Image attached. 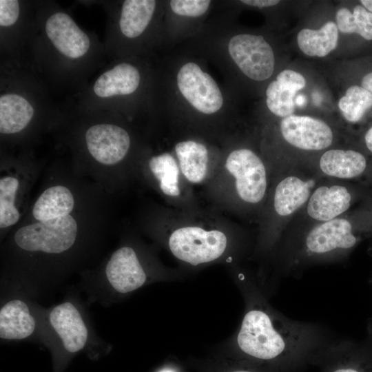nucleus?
Masks as SVG:
<instances>
[{"instance_id": "bb28decb", "label": "nucleus", "mask_w": 372, "mask_h": 372, "mask_svg": "<svg viewBox=\"0 0 372 372\" xmlns=\"http://www.w3.org/2000/svg\"><path fill=\"white\" fill-rule=\"evenodd\" d=\"M19 181L12 176L0 180V227L6 228L15 224L19 218L18 209L14 205Z\"/></svg>"}, {"instance_id": "f3484780", "label": "nucleus", "mask_w": 372, "mask_h": 372, "mask_svg": "<svg viewBox=\"0 0 372 372\" xmlns=\"http://www.w3.org/2000/svg\"><path fill=\"white\" fill-rule=\"evenodd\" d=\"M36 322L26 303L14 299L0 309V338L3 340H22L31 335Z\"/></svg>"}, {"instance_id": "39448f33", "label": "nucleus", "mask_w": 372, "mask_h": 372, "mask_svg": "<svg viewBox=\"0 0 372 372\" xmlns=\"http://www.w3.org/2000/svg\"><path fill=\"white\" fill-rule=\"evenodd\" d=\"M354 191L349 181L322 178L314 187L307 203L293 218L282 236L297 233L347 213L355 199Z\"/></svg>"}, {"instance_id": "5701e85b", "label": "nucleus", "mask_w": 372, "mask_h": 372, "mask_svg": "<svg viewBox=\"0 0 372 372\" xmlns=\"http://www.w3.org/2000/svg\"><path fill=\"white\" fill-rule=\"evenodd\" d=\"M149 167L165 195L177 197L180 194L181 173L178 161L171 154L165 152L152 156L149 161Z\"/></svg>"}, {"instance_id": "2f4dec72", "label": "nucleus", "mask_w": 372, "mask_h": 372, "mask_svg": "<svg viewBox=\"0 0 372 372\" xmlns=\"http://www.w3.org/2000/svg\"><path fill=\"white\" fill-rule=\"evenodd\" d=\"M361 86L372 93V72L367 73L362 77Z\"/></svg>"}, {"instance_id": "393cba45", "label": "nucleus", "mask_w": 372, "mask_h": 372, "mask_svg": "<svg viewBox=\"0 0 372 372\" xmlns=\"http://www.w3.org/2000/svg\"><path fill=\"white\" fill-rule=\"evenodd\" d=\"M338 107L347 122L357 123L372 107V93L361 85H351L340 98Z\"/></svg>"}, {"instance_id": "412c9836", "label": "nucleus", "mask_w": 372, "mask_h": 372, "mask_svg": "<svg viewBox=\"0 0 372 372\" xmlns=\"http://www.w3.org/2000/svg\"><path fill=\"white\" fill-rule=\"evenodd\" d=\"M74 198L65 187L56 185L45 190L34 205L32 214L39 221L70 215L74 207Z\"/></svg>"}, {"instance_id": "c756f323", "label": "nucleus", "mask_w": 372, "mask_h": 372, "mask_svg": "<svg viewBox=\"0 0 372 372\" xmlns=\"http://www.w3.org/2000/svg\"><path fill=\"white\" fill-rule=\"evenodd\" d=\"M19 15V3L17 0L0 1V25L10 26L18 19Z\"/></svg>"}, {"instance_id": "1a4fd4ad", "label": "nucleus", "mask_w": 372, "mask_h": 372, "mask_svg": "<svg viewBox=\"0 0 372 372\" xmlns=\"http://www.w3.org/2000/svg\"><path fill=\"white\" fill-rule=\"evenodd\" d=\"M176 83L183 99L198 112L211 115L223 106L224 98L218 85L195 62H186L180 66Z\"/></svg>"}, {"instance_id": "9d476101", "label": "nucleus", "mask_w": 372, "mask_h": 372, "mask_svg": "<svg viewBox=\"0 0 372 372\" xmlns=\"http://www.w3.org/2000/svg\"><path fill=\"white\" fill-rule=\"evenodd\" d=\"M296 166L322 178L349 181L364 174L368 161L362 152L337 145L304 159Z\"/></svg>"}, {"instance_id": "4be33fe9", "label": "nucleus", "mask_w": 372, "mask_h": 372, "mask_svg": "<svg viewBox=\"0 0 372 372\" xmlns=\"http://www.w3.org/2000/svg\"><path fill=\"white\" fill-rule=\"evenodd\" d=\"M154 0H126L119 19L121 32L127 38L140 36L149 23L156 8Z\"/></svg>"}, {"instance_id": "dca6fc26", "label": "nucleus", "mask_w": 372, "mask_h": 372, "mask_svg": "<svg viewBox=\"0 0 372 372\" xmlns=\"http://www.w3.org/2000/svg\"><path fill=\"white\" fill-rule=\"evenodd\" d=\"M138 70L132 65L122 63L102 74L94 85V92L99 97L127 95L134 92L140 83Z\"/></svg>"}, {"instance_id": "f8f14e48", "label": "nucleus", "mask_w": 372, "mask_h": 372, "mask_svg": "<svg viewBox=\"0 0 372 372\" xmlns=\"http://www.w3.org/2000/svg\"><path fill=\"white\" fill-rule=\"evenodd\" d=\"M85 141L91 155L103 165H114L127 154L130 146L129 134L112 124H98L90 127Z\"/></svg>"}, {"instance_id": "0eeeda50", "label": "nucleus", "mask_w": 372, "mask_h": 372, "mask_svg": "<svg viewBox=\"0 0 372 372\" xmlns=\"http://www.w3.org/2000/svg\"><path fill=\"white\" fill-rule=\"evenodd\" d=\"M227 245L221 231L205 230L187 226L174 230L169 238V247L178 259L193 265L209 262L220 258Z\"/></svg>"}, {"instance_id": "c85d7f7f", "label": "nucleus", "mask_w": 372, "mask_h": 372, "mask_svg": "<svg viewBox=\"0 0 372 372\" xmlns=\"http://www.w3.org/2000/svg\"><path fill=\"white\" fill-rule=\"evenodd\" d=\"M276 80L296 93L303 90L307 85L304 76L301 73L291 69L281 70L276 75Z\"/></svg>"}, {"instance_id": "20e7f679", "label": "nucleus", "mask_w": 372, "mask_h": 372, "mask_svg": "<svg viewBox=\"0 0 372 372\" xmlns=\"http://www.w3.org/2000/svg\"><path fill=\"white\" fill-rule=\"evenodd\" d=\"M225 165L238 203L247 209L262 210L273 176L271 165L253 149L240 147L229 153Z\"/></svg>"}, {"instance_id": "aec40b11", "label": "nucleus", "mask_w": 372, "mask_h": 372, "mask_svg": "<svg viewBox=\"0 0 372 372\" xmlns=\"http://www.w3.org/2000/svg\"><path fill=\"white\" fill-rule=\"evenodd\" d=\"M34 108L23 96L7 94L0 97V132L14 134L23 130L34 115Z\"/></svg>"}, {"instance_id": "9b49d317", "label": "nucleus", "mask_w": 372, "mask_h": 372, "mask_svg": "<svg viewBox=\"0 0 372 372\" xmlns=\"http://www.w3.org/2000/svg\"><path fill=\"white\" fill-rule=\"evenodd\" d=\"M318 366L320 372H372V322L362 340L339 338Z\"/></svg>"}, {"instance_id": "7ed1b4c3", "label": "nucleus", "mask_w": 372, "mask_h": 372, "mask_svg": "<svg viewBox=\"0 0 372 372\" xmlns=\"http://www.w3.org/2000/svg\"><path fill=\"white\" fill-rule=\"evenodd\" d=\"M277 147L269 163L272 171L297 165L301 161L338 145L337 129L313 116L293 114L277 125Z\"/></svg>"}, {"instance_id": "423d86ee", "label": "nucleus", "mask_w": 372, "mask_h": 372, "mask_svg": "<svg viewBox=\"0 0 372 372\" xmlns=\"http://www.w3.org/2000/svg\"><path fill=\"white\" fill-rule=\"evenodd\" d=\"M77 230L75 219L68 215L23 226L14 238L17 246L25 251L60 254L74 245Z\"/></svg>"}, {"instance_id": "cd10ccee", "label": "nucleus", "mask_w": 372, "mask_h": 372, "mask_svg": "<svg viewBox=\"0 0 372 372\" xmlns=\"http://www.w3.org/2000/svg\"><path fill=\"white\" fill-rule=\"evenodd\" d=\"M171 10L176 15L187 17H199L208 10L211 1L207 0H172Z\"/></svg>"}, {"instance_id": "ddd939ff", "label": "nucleus", "mask_w": 372, "mask_h": 372, "mask_svg": "<svg viewBox=\"0 0 372 372\" xmlns=\"http://www.w3.org/2000/svg\"><path fill=\"white\" fill-rule=\"evenodd\" d=\"M105 273L112 287L121 293L138 289L147 278L136 252L130 247H121L113 253L107 264Z\"/></svg>"}, {"instance_id": "6e6552de", "label": "nucleus", "mask_w": 372, "mask_h": 372, "mask_svg": "<svg viewBox=\"0 0 372 372\" xmlns=\"http://www.w3.org/2000/svg\"><path fill=\"white\" fill-rule=\"evenodd\" d=\"M231 61L247 78L263 81L273 74L276 59L269 43L260 34L239 33L227 43Z\"/></svg>"}, {"instance_id": "4468645a", "label": "nucleus", "mask_w": 372, "mask_h": 372, "mask_svg": "<svg viewBox=\"0 0 372 372\" xmlns=\"http://www.w3.org/2000/svg\"><path fill=\"white\" fill-rule=\"evenodd\" d=\"M45 32L55 48L69 58H79L90 48L88 36L65 13L57 12L50 17L45 23Z\"/></svg>"}, {"instance_id": "473e14b6", "label": "nucleus", "mask_w": 372, "mask_h": 372, "mask_svg": "<svg viewBox=\"0 0 372 372\" xmlns=\"http://www.w3.org/2000/svg\"><path fill=\"white\" fill-rule=\"evenodd\" d=\"M364 142L366 149L372 154V125L365 132Z\"/></svg>"}, {"instance_id": "72a5a7b5", "label": "nucleus", "mask_w": 372, "mask_h": 372, "mask_svg": "<svg viewBox=\"0 0 372 372\" xmlns=\"http://www.w3.org/2000/svg\"><path fill=\"white\" fill-rule=\"evenodd\" d=\"M360 2L362 6L372 13V0H361Z\"/></svg>"}, {"instance_id": "6ab92c4d", "label": "nucleus", "mask_w": 372, "mask_h": 372, "mask_svg": "<svg viewBox=\"0 0 372 372\" xmlns=\"http://www.w3.org/2000/svg\"><path fill=\"white\" fill-rule=\"evenodd\" d=\"M338 40L337 25L331 20L326 21L318 29L302 28L296 36L298 48L309 57L327 56L335 50Z\"/></svg>"}, {"instance_id": "f257e3e1", "label": "nucleus", "mask_w": 372, "mask_h": 372, "mask_svg": "<svg viewBox=\"0 0 372 372\" xmlns=\"http://www.w3.org/2000/svg\"><path fill=\"white\" fill-rule=\"evenodd\" d=\"M236 343L243 358L275 372L318 366L339 338L324 325L291 319L261 299L251 300Z\"/></svg>"}, {"instance_id": "b1692460", "label": "nucleus", "mask_w": 372, "mask_h": 372, "mask_svg": "<svg viewBox=\"0 0 372 372\" xmlns=\"http://www.w3.org/2000/svg\"><path fill=\"white\" fill-rule=\"evenodd\" d=\"M335 19L339 32L358 34L365 40H372V13L362 5H356L353 11L340 7L335 12Z\"/></svg>"}, {"instance_id": "2eb2a0df", "label": "nucleus", "mask_w": 372, "mask_h": 372, "mask_svg": "<svg viewBox=\"0 0 372 372\" xmlns=\"http://www.w3.org/2000/svg\"><path fill=\"white\" fill-rule=\"evenodd\" d=\"M49 320L68 351L76 353L85 347L87 329L73 304L66 302L56 306L50 313Z\"/></svg>"}, {"instance_id": "7c9ffc66", "label": "nucleus", "mask_w": 372, "mask_h": 372, "mask_svg": "<svg viewBox=\"0 0 372 372\" xmlns=\"http://www.w3.org/2000/svg\"><path fill=\"white\" fill-rule=\"evenodd\" d=\"M240 2L251 7L264 8L275 6L280 1L278 0H242Z\"/></svg>"}, {"instance_id": "a211bd4d", "label": "nucleus", "mask_w": 372, "mask_h": 372, "mask_svg": "<svg viewBox=\"0 0 372 372\" xmlns=\"http://www.w3.org/2000/svg\"><path fill=\"white\" fill-rule=\"evenodd\" d=\"M174 149L181 174L191 183H202L209 170L206 146L198 141L187 140L176 143Z\"/></svg>"}, {"instance_id": "a878e982", "label": "nucleus", "mask_w": 372, "mask_h": 372, "mask_svg": "<svg viewBox=\"0 0 372 372\" xmlns=\"http://www.w3.org/2000/svg\"><path fill=\"white\" fill-rule=\"evenodd\" d=\"M296 92L287 88L276 79L271 81L265 90L266 105L269 112L281 118L295 114L294 101Z\"/></svg>"}, {"instance_id": "f03ea898", "label": "nucleus", "mask_w": 372, "mask_h": 372, "mask_svg": "<svg viewBox=\"0 0 372 372\" xmlns=\"http://www.w3.org/2000/svg\"><path fill=\"white\" fill-rule=\"evenodd\" d=\"M322 178L296 165L273 172L269 194L262 209V243L265 249L273 251Z\"/></svg>"}]
</instances>
